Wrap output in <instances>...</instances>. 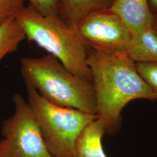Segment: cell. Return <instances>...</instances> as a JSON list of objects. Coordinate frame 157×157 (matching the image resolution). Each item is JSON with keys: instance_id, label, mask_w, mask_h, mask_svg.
<instances>
[{"instance_id": "cell-12", "label": "cell", "mask_w": 157, "mask_h": 157, "mask_svg": "<svg viewBox=\"0 0 157 157\" xmlns=\"http://www.w3.org/2000/svg\"><path fill=\"white\" fill-rule=\"evenodd\" d=\"M137 72L151 89L157 100V63H136Z\"/></svg>"}, {"instance_id": "cell-10", "label": "cell", "mask_w": 157, "mask_h": 157, "mask_svg": "<svg viewBox=\"0 0 157 157\" xmlns=\"http://www.w3.org/2000/svg\"><path fill=\"white\" fill-rule=\"evenodd\" d=\"M105 133L104 126L98 119L89 124L77 140L75 157H107L102 144Z\"/></svg>"}, {"instance_id": "cell-11", "label": "cell", "mask_w": 157, "mask_h": 157, "mask_svg": "<svg viewBox=\"0 0 157 157\" xmlns=\"http://www.w3.org/2000/svg\"><path fill=\"white\" fill-rule=\"evenodd\" d=\"M25 39V33L15 17L0 25V62L6 55L16 51Z\"/></svg>"}, {"instance_id": "cell-6", "label": "cell", "mask_w": 157, "mask_h": 157, "mask_svg": "<svg viewBox=\"0 0 157 157\" xmlns=\"http://www.w3.org/2000/svg\"><path fill=\"white\" fill-rule=\"evenodd\" d=\"M85 44L116 54H126L131 33L109 8L93 12L74 28Z\"/></svg>"}, {"instance_id": "cell-2", "label": "cell", "mask_w": 157, "mask_h": 157, "mask_svg": "<svg viewBox=\"0 0 157 157\" xmlns=\"http://www.w3.org/2000/svg\"><path fill=\"white\" fill-rule=\"evenodd\" d=\"M21 73L26 86L33 87L52 104L96 115L92 82L69 71L55 56L23 58Z\"/></svg>"}, {"instance_id": "cell-14", "label": "cell", "mask_w": 157, "mask_h": 157, "mask_svg": "<svg viewBox=\"0 0 157 157\" xmlns=\"http://www.w3.org/2000/svg\"><path fill=\"white\" fill-rule=\"evenodd\" d=\"M45 16H58V10L60 0H25Z\"/></svg>"}, {"instance_id": "cell-9", "label": "cell", "mask_w": 157, "mask_h": 157, "mask_svg": "<svg viewBox=\"0 0 157 157\" xmlns=\"http://www.w3.org/2000/svg\"><path fill=\"white\" fill-rule=\"evenodd\" d=\"M126 54L135 63H157V35L152 26L131 34Z\"/></svg>"}, {"instance_id": "cell-7", "label": "cell", "mask_w": 157, "mask_h": 157, "mask_svg": "<svg viewBox=\"0 0 157 157\" xmlns=\"http://www.w3.org/2000/svg\"><path fill=\"white\" fill-rule=\"evenodd\" d=\"M109 8L121 19L131 34L151 26L154 19L148 0H113Z\"/></svg>"}, {"instance_id": "cell-4", "label": "cell", "mask_w": 157, "mask_h": 157, "mask_svg": "<svg viewBox=\"0 0 157 157\" xmlns=\"http://www.w3.org/2000/svg\"><path fill=\"white\" fill-rule=\"evenodd\" d=\"M28 103L45 146L54 157H75L78 136L97 119L96 115L52 104L33 87L26 86Z\"/></svg>"}, {"instance_id": "cell-8", "label": "cell", "mask_w": 157, "mask_h": 157, "mask_svg": "<svg viewBox=\"0 0 157 157\" xmlns=\"http://www.w3.org/2000/svg\"><path fill=\"white\" fill-rule=\"evenodd\" d=\"M113 1V0H60L58 15L63 22L74 29L90 13L109 8Z\"/></svg>"}, {"instance_id": "cell-5", "label": "cell", "mask_w": 157, "mask_h": 157, "mask_svg": "<svg viewBox=\"0 0 157 157\" xmlns=\"http://www.w3.org/2000/svg\"><path fill=\"white\" fill-rule=\"evenodd\" d=\"M14 113L2 122L0 157H54L48 151L39 126L22 95L12 96Z\"/></svg>"}, {"instance_id": "cell-15", "label": "cell", "mask_w": 157, "mask_h": 157, "mask_svg": "<svg viewBox=\"0 0 157 157\" xmlns=\"http://www.w3.org/2000/svg\"><path fill=\"white\" fill-rule=\"evenodd\" d=\"M151 11L155 17H157V0H148Z\"/></svg>"}, {"instance_id": "cell-16", "label": "cell", "mask_w": 157, "mask_h": 157, "mask_svg": "<svg viewBox=\"0 0 157 157\" xmlns=\"http://www.w3.org/2000/svg\"><path fill=\"white\" fill-rule=\"evenodd\" d=\"M152 28L157 35V17L154 16V21L152 24Z\"/></svg>"}, {"instance_id": "cell-13", "label": "cell", "mask_w": 157, "mask_h": 157, "mask_svg": "<svg viewBox=\"0 0 157 157\" xmlns=\"http://www.w3.org/2000/svg\"><path fill=\"white\" fill-rule=\"evenodd\" d=\"M25 0H0V25L15 17L25 5Z\"/></svg>"}, {"instance_id": "cell-1", "label": "cell", "mask_w": 157, "mask_h": 157, "mask_svg": "<svg viewBox=\"0 0 157 157\" xmlns=\"http://www.w3.org/2000/svg\"><path fill=\"white\" fill-rule=\"evenodd\" d=\"M87 46V61L95 91L97 119L105 133L120 130L121 113L129 102L137 99L155 100L141 78L136 63L126 54H116Z\"/></svg>"}, {"instance_id": "cell-3", "label": "cell", "mask_w": 157, "mask_h": 157, "mask_svg": "<svg viewBox=\"0 0 157 157\" xmlns=\"http://www.w3.org/2000/svg\"><path fill=\"white\" fill-rule=\"evenodd\" d=\"M15 17L30 41L55 56L71 72L92 82L87 46L74 29L58 16L42 15L29 4Z\"/></svg>"}]
</instances>
